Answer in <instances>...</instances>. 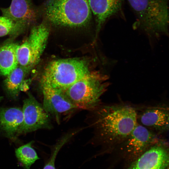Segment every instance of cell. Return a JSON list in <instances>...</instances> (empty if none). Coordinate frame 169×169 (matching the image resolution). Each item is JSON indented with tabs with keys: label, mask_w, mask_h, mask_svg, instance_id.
<instances>
[{
	"label": "cell",
	"mask_w": 169,
	"mask_h": 169,
	"mask_svg": "<svg viewBox=\"0 0 169 169\" xmlns=\"http://www.w3.org/2000/svg\"><path fill=\"white\" fill-rule=\"evenodd\" d=\"M0 9L3 16L13 20L23 31L38 18V11L32 0H12L9 7Z\"/></svg>",
	"instance_id": "8fae6325"
},
{
	"label": "cell",
	"mask_w": 169,
	"mask_h": 169,
	"mask_svg": "<svg viewBox=\"0 0 169 169\" xmlns=\"http://www.w3.org/2000/svg\"><path fill=\"white\" fill-rule=\"evenodd\" d=\"M159 139L156 133L137 123L121 144L128 155L139 157Z\"/></svg>",
	"instance_id": "30bf717a"
},
{
	"label": "cell",
	"mask_w": 169,
	"mask_h": 169,
	"mask_svg": "<svg viewBox=\"0 0 169 169\" xmlns=\"http://www.w3.org/2000/svg\"><path fill=\"white\" fill-rule=\"evenodd\" d=\"M90 71L88 63L84 59L55 60L44 68L40 83L64 91Z\"/></svg>",
	"instance_id": "277c9868"
},
{
	"label": "cell",
	"mask_w": 169,
	"mask_h": 169,
	"mask_svg": "<svg viewBox=\"0 0 169 169\" xmlns=\"http://www.w3.org/2000/svg\"><path fill=\"white\" fill-rule=\"evenodd\" d=\"M43 13L49 25L62 28H84L91 20L88 0H46Z\"/></svg>",
	"instance_id": "7a4b0ae2"
},
{
	"label": "cell",
	"mask_w": 169,
	"mask_h": 169,
	"mask_svg": "<svg viewBox=\"0 0 169 169\" xmlns=\"http://www.w3.org/2000/svg\"><path fill=\"white\" fill-rule=\"evenodd\" d=\"M33 141L22 145L15 150V154L18 161L26 169H30L31 165L39 158L32 147Z\"/></svg>",
	"instance_id": "e0dca14e"
},
{
	"label": "cell",
	"mask_w": 169,
	"mask_h": 169,
	"mask_svg": "<svg viewBox=\"0 0 169 169\" xmlns=\"http://www.w3.org/2000/svg\"><path fill=\"white\" fill-rule=\"evenodd\" d=\"M96 109L95 128L99 138L105 144H121L137 123V113L131 106L106 105Z\"/></svg>",
	"instance_id": "6da1fadb"
},
{
	"label": "cell",
	"mask_w": 169,
	"mask_h": 169,
	"mask_svg": "<svg viewBox=\"0 0 169 169\" xmlns=\"http://www.w3.org/2000/svg\"><path fill=\"white\" fill-rule=\"evenodd\" d=\"M67 140H63L57 144L53 150L50 156L43 169H56L55 161L57 154Z\"/></svg>",
	"instance_id": "d6986e66"
},
{
	"label": "cell",
	"mask_w": 169,
	"mask_h": 169,
	"mask_svg": "<svg viewBox=\"0 0 169 169\" xmlns=\"http://www.w3.org/2000/svg\"><path fill=\"white\" fill-rule=\"evenodd\" d=\"M169 108L166 105L152 106L142 112L139 119L141 125L159 134L169 130Z\"/></svg>",
	"instance_id": "7c38bea8"
},
{
	"label": "cell",
	"mask_w": 169,
	"mask_h": 169,
	"mask_svg": "<svg viewBox=\"0 0 169 169\" xmlns=\"http://www.w3.org/2000/svg\"><path fill=\"white\" fill-rule=\"evenodd\" d=\"M23 32L19 27L10 18L0 16V37L8 35L17 36Z\"/></svg>",
	"instance_id": "ac0fdd59"
},
{
	"label": "cell",
	"mask_w": 169,
	"mask_h": 169,
	"mask_svg": "<svg viewBox=\"0 0 169 169\" xmlns=\"http://www.w3.org/2000/svg\"><path fill=\"white\" fill-rule=\"evenodd\" d=\"M166 143L159 139L138 157L129 169H166L168 159Z\"/></svg>",
	"instance_id": "9c48e42d"
},
{
	"label": "cell",
	"mask_w": 169,
	"mask_h": 169,
	"mask_svg": "<svg viewBox=\"0 0 169 169\" xmlns=\"http://www.w3.org/2000/svg\"><path fill=\"white\" fill-rule=\"evenodd\" d=\"M3 98V97L0 95V102L2 101Z\"/></svg>",
	"instance_id": "ffe728a7"
},
{
	"label": "cell",
	"mask_w": 169,
	"mask_h": 169,
	"mask_svg": "<svg viewBox=\"0 0 169 169\" xmlns=\"http://www.w3.org/2000/svg\"><path fill=\"white\" fill-rule=\"evenodd\" d=\"M31 70L18 65L6 76L4 83V87L11 98L15 99L18 96L25 79Z\"/></svg>",
	"instance_id": "2e32d148"
},
{
	"label": "cell",
	"mask_w": 169,
	"mask_h": 169,
	"mask_svg": "<svg viewBox=\"0 0 169 169\" xmlns=\"http://www.w3.org/2000/svg\"><path fill=\"white\" fill-rule=\"evenodd\" d=\"M136 18L134 25L149 35L168 33V0H127Z\"/></svg>",
	"instance_id": "3957f363"
},
{
	"label": "cell",
	"mask_w": 169,
	"mask_h": 169,
	"mask_svg": "<svg viewBox=\"0 0 169 169\" xmlns=\"http://www.w3.org/2000/svg\"><path fill=\"white\" fill-rule=\"evenodd\" d=\"M88 0L95 17L96 36L108 19L121 12L124 0Z\"/></svg>",
	"instance_id": "4fadbf2b"
},
{
	"label": "cell",
	"mask_w": 169,
	"mask_h": 169,
	"mask_svg": "<svg viewBox=\"0 0 169 169\" xmlns=\"http://www.w3.org/2000/svg\"><path fill=\"white\" fill-rule=\"evenodd\" d=\"M18 45L11 41L0 45V74L6 76L18 65L17 56Z\"/></svg>",
	"instance_id": "9a60e30c"
},
{
	"label": "cell",
	"mask_w": 169,
	"mask_h": 169,
	"mask_svg": "<svg viewBox=\"0 0 169 169\" xmlns=\"http://www.w3.org/2000/svg\"><path fill=\"white\" fill-rule=\"evenodd\" d=\"M23 120L17 136L41 129L52 128L50 115L31 94L23 101Z\"/></svg>",
	"instance_id": "52a82bcc"
},
{
	"label": "cell",
	"mask_w": 169,
	"mask_h": 169,
	"mask_svg": "<svg viewBox=\"0 0 169 169\" xmlns=\"http://www.w3.org/2000/svg\"><path fill=\"white\" fill-rule=\"evenodd\" d=\"M43 95V106L49 115L59 121L61 116L72 113L78 108L66 97L63 91L40 84Z\"/></svg>",
	"instance_id": "ba28073f"
},
{
	"label": "cell",
	"mask_w": 169,
	"mask_h": 169,
	"mask_svg": "<svg viewBox=\"0 0 169 169\" xmlns=\"http://www.w3.org/2000/svg\"><path fill=\"white\" fill-rule=\"evenodd\" d=\"M105 77L97 71H90L64 91L78 109L96 110L105 90Z\"/></svg>",
	"instance_id": "5b68a950"
},
{
	"label": "cell",
	"mask_w": 169,
	"mask_h": 169,
	"mask_svg": "<svg viewBox=\"0 0 169 169\" xmlns=\"http://www.w3.org/2000/svg\"><path fill=\"white\" fill-rule=\"evenodd\" d=\"M23 120V113L21 108L0 109V129L8 138L13 139L16 138Z\"/></svg>",
	"instance_id": "5bb4252c"
},
{
	"label": "cell",
	"mask_w": 169,
	"mask_h": 169,
	"mask_svg": "<svg viewBox=\"0 0 169 169\" xmlns=\"http://www.w3.org/2000/svg\"><path fill=\"white\" fill-rule=\"evenodd\" d=\"M49 25L44 20L33 26L28 36L18 44L17 50L18 65L32 70L39 63L46 46Z\"/></svg>",
	"instance_id": "8992f818"
}]
</instances>
